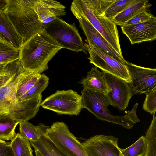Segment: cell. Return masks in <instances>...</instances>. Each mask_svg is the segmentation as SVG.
<instances>
[{
  "instance_id": "cell-1",
  "label": "cell",
  "mask_w": 156,
  "mask_h": 156,
  "mask_svg": "<svg viewBox=\"0 0 156 156\" xmlns=\"http://www.w3.org/2000/svg\"><path fill=\"white\" fill-rule=\"evenodd\" d=\"M20 48L19 60L23 69L41 73L48 68L49 62L62 48L44 29L29 39Z\"/></svg>"
},
{
  "instance_id": "cell-2",
  "label": "cell",
  "mask_w": 156,
  "mask_h": 156,
  "mask_svg": "<svg viewBox=\"0 0 156 156\" xmlns=\"http://www.w3.org/2000/svg\"><path fill=\"white\" fill-rule=\"evenodd\" d=\"M36 2V0H5L0 8L14 28L22 45L44 29L35 9Z\"/></svg>"
},
{
  "instance_id": "cell-3",
  "label": "cell",
  "mask_w": 156,
  "mask_h": 156,
  "mask_svg": "<svg viewBox=\"0 0 156 156\" xmlns=\"http://www.w3.org/2000/svg\"><path fill=\"white\" fill-rule=\"evenodd\" d=\"M82 97V108L88 110L98 119L117 124L125 128L130 129L139 122L136 111L133 108L123 116H115L109 112L108 107L111 105L106 94L96 90L84 89L81 91Z\"/></svg>"
},
{
  "instance_id": "cell-4",
  "label": "cell",
  "mask_w": 156,
  "mask_h": 156,
  "mask_svg": "<svg viewBox=\"0 0 156 156\" xmlns=\"http://www.w3.org/2000/svg\"><path fill=\"white\" fill-rule=\"evenodd\" d=\"M70 10L73 14L84 17L103 36L112 48L121 56L117 25L108 19L104 12L89 8L83 0H74L71 4Z\"/></svg>"
},
{
  "instance_id": "cell-5",
  "label": "cell",
  "mask_w": 156,
  "mask_h": 156,
  "mask_svg": "<svg viewBox=\"0 0 156 156\" xmlns=\"http://www.w3.org/2000/svg\"><path fill=\"white\" fill-rule=\"evenodd\" d=\"M47 32L55 39L62 48L87 54L86 48L75 24L68 23L58 17L43 25Z\"/></svg>"
},
{
  "instance_id": "cell-6",
  "label": "cell",
  "mask_w": 156,
  "mask_h": 156,
  "mask_svg": "<svg viewBox=\"0 0 156 156\" xmlns=\"http://www.w3.org/2000/svg\"><path fill=\"white\" fill-rule=\"evenodd\" d=\"M46 135L67 156H88L82 142L70 132L64 122L54 123L47 129Z\"/></svg>"
},
{
  "instance_id": "cell-7",
  "label": "cell",
  "mask_w": 156,
  "mask_h": 156,
  "mask_svg": "<svg viewBox=\"0 0 156 156\" xmlns=\"http://www.w3.org/2000/svg\"><path fill=\"white\" fill-rule=\"evenodd\" d=\"M81 95L72 89L58 90L42 101L41 106L58 114L78 115L82 108Z\"/></svg>"
},
{
  "instance_id": "cell-8",
  "label": "cell",
  "mask_w": 156,
  "mask_h": 156,
  "mask_svg": "<svg viewBox=\"0 0 156 156\" xmlns=\"http://www.w3.org/2000/svg\"><path fill=\"white\" fill-rule=\"evenodd\" d=\"M85 43L90 56L88 58L91 63L102 71L121 78L129 83L130 78L127 68L123 64L97 46L90 43Z\"/></svg>"
},
{
  "instance_id": "cell-9",
  "label": "cell",
  "mask_w": 156,
  "mask_h": 156,
  "mask_svg": "<svg viewBox=\"0 0 156 156\" xmlns=\"http://www.w3.org/2000/svg\"><path fill=\"white\" fill-rule=\"evenodd\" d=\"M130 78L129 83L133 95L146 94L156 90V68L143 67L126 61Z\"/></svg>"
},
{
  "instance_id": "cell-10",
  "label": "cell",
  "mask_w": 156,
  "mask_h": 156,
  "mask_svg": "<svg viewBox=\"0 0 156 156\" xmlns=\"http://www.w3.org/2000/svg\"><path fill=\"white\" fill-rule=\"evenodd\" d=\"M103 72L108 91L106 94L111 105L120 111L127 107L133 95L129 83L116 76Z\"/></svg>"
},
{
  "instance_id": "cell-11",
  "label": "cell",
  "mask_w": 156,
  "mask_h": 156,
  "mask_svg": "<svg viewBox=\"0 0 156 156\" xmlns=\"http://www.w3.org/2000/svg\"><path fill=\"white\" fill-rule=\"evenodd\" d=\"M118 140L112 135H96L82 143L88 156H124Z\"/></svg>"
},
{
  "instance_id": "cell-12",
  "label": "cell",
  "mask_w": 156,
  "mask_h": 156,
  "mask_svg": "<svg viewBox=\"0 0 156 156\" xmlns=\"http://www.w3.org/2000/svg\"><path fill=\"white\" fill-rule=\"evenodd\" d=\"M42 101L41 94L28 99L16 101L0 111V114H3L19 123L27 121L37 115Z\"/></svg>"
},
{
  "instance_id": "cell-13",
  "label": "cell",
  "mask_w": 156,
  "mask_h": 156,
  "mask_svg": "<svg viewBox=\"0 0 156 156\" xmlns=\"http://www.w3.org/2000/svg\"><path fill=\"white\" fill-rule=\"evenodd\" d=\"M78 20L79 26L87 38V42L100 48L120 62L125 64L126 61L106 40L91 23L82 16L73 14Z\"/></svg>"
},
{
  "instance_id": "cell-14",
  "label": "cell",
  "mask_w": 156,
  "mask_h": 156,
  "mask_svg": "<svg viewBox=\"0 0 156 156\" xmlns=\"http://www.w3.org/2000/svg\"><path fill=\"white\" fill-rule=\"evenodd\" d=\"M123 33L133 45L156 39V17L138 24L121 27Z\"/></svg>"
},
{
  "instance_id": "cell-15",
  "label": "cell",
  "mask_w": 156,
  "mask_h": 156,
  "mask_svg": "<svg viewBox=\"0 0 156 156\" xmlns=\"http://www.w3.org/2000/svg\"><path fill=\"white\" fill-rule=\"evenodd\" d=\"M36 11L43 25L47 24L58 16L66 14L65 6L60 2L52 0H36Z\"/></svg>"
},
{
  "instance_id": "cell-16",
  "label": "cell",
  "mask_w": 156,
  "mask_h": 156,
  "mask_svg": "<svg viewBox=\"0 0 156 156\" xmlns=\"http://www.w3.org/2000/svg\"><path fill=\"white\" fill-rule=\"evenodd\" d=\"M80 82L84 89L96 90L105 94L108 91L103 72L99 71L95 66L88 72L86 76Z\"/></svg>"
},
{
  "instance_id": "cell-17",
  "label": "cell",
  "mask_w": 156,
  "mask_h": 156,
  "mask_svg": "<svg viewBox=\"0 0 156 156\" xmlns=\"http://www.w3.org/2000/svg\"><path fill=\"white\" fill-rule=\"evenodd\" d=\"M23 70L17 74L5 85L0 87V111L16 101V94L19 80Z\"/></svg>"
},
{
  "instance_id": "cell-18",
  "label": "cell",
  "mask_w": 156,
  "mask_h": 156,
  "mask_svg": "<svg viewBox=\"0 0 156 156\" xmlns=\"http://www.w3.org/2000/svg\"><path fill=\"white\" fill-rule=\"evenodd\" d=\"M152 5L147 0H136L131 5L118 15L112 21L121 27L139 13L147 11Z\"/></svg>"
},
{
  "instance_id": "cell-19",
  "label": "cell",
  "mask_w": 156,
  "mask_h": 156,
  "mask_svg": "<svg viewBox=\"0 0 156 156\" xmlns=\"http://www.w3.org/2000/svg\"><path fill=\"white\" fill-rule=\"evenodd\" d=\"M0 35L15 47L20 48L22 43L14 28L3 11L0 10Z\"/></svg>"
},
{
  "instance_id": "cell-20",
  "label": "cell",
  "mask_w": 156,
  "mask_h": 156,
  "mask_svg": "<svg viewBox=\"0 0 156 156\" xmlns=\"http://www.w3.org/2000/svg\"><path fill=\"white\" fill-rule=\"evenodd\" d=\"M19 124L20 134L30 141H37L46 134L49 127L41 123L34 126L28 121L20 122Z\"/></svg>"
},
{
  "instance_id": "cell-21",
  "label": "cell",
  "mask_w": 156,
  "mask_h": 156,
  "mask_svg": "<svg viewBox=\"0 0 156 156\" xmlns=\"http://www.w3.org/2000/svg\"><path fill=\"white\" fill-rule=\"evenodd\" d=\"M41 73L24 69L20 76L16 94V100L18 101L34 84Z\"/></svg>"
},
{
  "instance_id": "cell-22",
  "label": "cell",
  "mask_w": 156,
  "mask_h": 156,
  "mask_svg": "<svg viewBox=\"0 0 156 156\" xmlns=\"http://www.w3.org/2000/svg\"><path fill=\"white\" fill-rule=\"evenodd\" d=\"M30 142L31 146L41 156H67L56 147L46 134L42 135L37 141Z\"/></svg>"
},
{
  "instance_id": "cell-23",
  "label": "cell",
  "mask_w": 156,
  "mask_h": 156,
  "mask_svg": "<svg viewBox=\"0 0 156 156\" xmlns=\"http://www.w3.org/2000/svg\"><path fill=\"white\" fill-rule=\"evenodd\" d=\"M20 51V48L15 47L0 35V64L19 59Z\"/></svg>"
},
{
  "instance_id": "cell-24",
  "label": "cell",
  "mask_w": 156,
  "mask_h": 156,
  "mask_svg": "<svg viewBox=\"0 0 156 156\" xmlns=\"http://www.w3.org/2000/svg\"><path fill=\"white\" fill-rule=\"evenodd\" d=\"M23 69L19 59L6 64H0V87L7 84Z\"/></svg>"
},
{
  "instance_id": "cell-25",
  "label": "cell",
  "mask_w": 156,
  "mask_h": 156,
  "mask_svg": "<svg viewBox=\"0 0 156 156\" xmlns=\"http://www.w3.org/2000/svg\"><path fill=\"white\" fill-rule=\"evenodd\" d=\"M19 122L3 114H0V140H12L16 136L15 129Z\"/></svg>"
},
{
  "instance_id": "cell-26",
  "label": "cell",
  "mask_w": 156,
  "mask_h": 156,
  "mask_svg": "<svg viewBox=\"0 0 156 156\" xmlns=\"http://www.w3.org/2000/svg\"><path fill=\"white\" fill-rule=\"evenodd\" d=\"M10 145L15 156H33L30 141L20 133H17Z\"/></svg>"
},
{
  "instance_id": "cell-27",
  "label": "cell",
  "mask_w": 156,
  "mask_h": 156,
  "mask_svg": "<svg viewBox=\"0 0 156 156\" xmlns=\"http://www.w3.org/2000/svg\"><path fill=\"white\" fill-rule=\"evenodd\" d=\"M154 114L144 136L146 147L144 156H156V115Z\"/></svg>"
},
{
  "instance_id": "cell-28",
  "label": "cell",
  "mask_w": 156,
  "mask_h": 156,
  "mask_svg": "<svg viewBox=\"0 0 156 156\" xmlns=\"http://www.w3.org/2000/svg\"><path fill=\"white\" fill-rule=\"evenodd\" d=\"M49 83V78L45 74H41L33 86L17 101L28 99L41 94L46 89Z\"/></svg>"
},
{
  "instance_id": "cell-29",
  "label": "cell",
  "mask_w": 156,
  "mask_h": 156,
  "mask_svg": "<svg viewBox=\"0 0 156 156\" xmlns=\"http://www.w3.org/2000/svg\"><path fill=\"white\" fill-rule=\"evenodd\" d=\"M136 0H117L105 11V14L109 20L112 21L119 14L134 2Z\"/></svg>"
},
{
  "instance_id": "cell-30",
  "label": "cell",
  "mask_w": 156,
  "mask_h": 156,
  "mask_svg": "<svg viewBox=\"0 0 156 156\" xmlns=\"http://www.w3.org/2000/svg\"><path fill=\"white\" fill-rule=\"evenodd\" d=\"M144 136H142L132 145L125 149H121L124 156H144L145 152Z\"/></svg>"
},
{
  "instance_id": "cell-31",
  "label": "cell",
  "mask_w": 156,
  "mask_h": 156,
  "mask_svg": "<svg viewBox=\"0 0 156 156\" xmlns=\"http://www.w3.org/2000/svg\"><path fill=\"white\" fill-rule=\"evenodd\" d=\"M143 105V108L151 114L156 112V90L147 94Z\"/></svg>"
},
{
  "instance_id": "cell-32",
  "label": "cell",
  "mask_w": 156,
  "mask_h": 156,
  "mask_svg": "<svg viewBox=\"0 0 156 156\" xmlns=\"http://www.w3.org/2000/svg\"><path fill=\"white\" fill-rule=\"evenodd\" d=\"M154 16L147 11H142L136 15L124 25L135 24L143 23L149 20Z\"/></svg>"
},
{
  "instance_id": "cell-33",
  "label": "cell",
  "mask_w": 156,
  "mask_h": 156,
  "mask_svg": "<svg viewBox=\"0 0 156 156\" xmlns=\"http://www.w3.org/2000/svg\"><path fill=\"white\" fill-rule=\"evenodd\" d=\"M10 143L0 140V156H15Z\"/></svg>"
},
{
  "instance_id": "cell-34",
  "label": "cell",
  "mask_w": 156,
  "mask_h": 156,
  "mask_svg": "<svg viewBox=\"0 0 156 156\" xmlns=\"http://www.w3.org/2000/svg\"><path fill=\"white\" fill-rule=\"evenodd\" d=\"M36 156H41L39 152L36 150L34 149Z\"/></svg>"
}]
</instances>
